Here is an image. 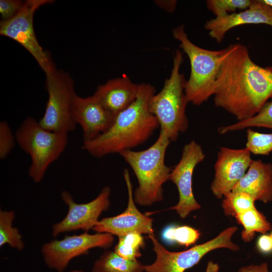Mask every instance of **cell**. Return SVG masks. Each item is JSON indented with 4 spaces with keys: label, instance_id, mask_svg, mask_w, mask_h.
I'll return each mask as SVG.
<instances>
[{
    "label": "cell",
    "instance_id": "cell-26",
    "mask_svg": "<svg viewBox=\"0 0 272 272\" xmlns=\"http://www.w3.org/2000/svg\"><path fill=\"white\" fill-rule=\"evenodd\" d=\"M245 148L255 155H269L272 151V133H259L248 128Z\"/></svg>",
    "mask_w": 272,
    "mask_h": 272
},
{
    "label": "cell",
    "instance_id": "cell-19",
    "mask_svg": "<svg viewBox=\"0 0 272 272\" xmlns=\"http://www.w3.org/2000/svg\"><path fill=\"white\" fill-rule=\"evenodd\" d=\"M143 267L138 260H129L107 250L94 262L91 272H143Z\"/></svg>",
    "mask_w": 272,
    "mask_h": 272
},
{
    "label": "cell",
    "instance_id": "cell-21",
    "mask_svg": "<svg viewBox=\"0 0 272 272\" xmlns=\"http://www.w3.org/2000/svg\"><path fill=\"white\" fill-rule=\"evenodd\" d=\"M15 217V212L0 211V247L8 244L18 250L24 248L22 236L18 229L13 227Z\"/></svg>",
    "mask_w": 272,
    "mask_h": 272
},
{
    "label": "cell",
    "instance_id": "cell-28",
    "mask_svg": "<svg viewBox=\"0 0 272 272\" xmlns=\"http://www.w3.org/2000/svg\"><path fill=\"white\" fill-rule=\"evenodd\" d=\"M15 135L6 121L0 123V159L6 158L12 151L15 144Z\"/></svg>",
    "mask_w": 272,
    "mask_h": 272
},
{
    "label": "cell",
    "instance_id": "cell-16",
    "mask_svg": "<svg viewBox=\"0 0 272 272\" xmlns=\"http://www.w3.org/2000/svg\"><path fill=\"white\" fill-rule=\"evenodd\" d=\"M264 24L272 26V8L263 0L253 1L250 7L240 13H234L207 21L205 28L209 35L221 43L231 29L244 24Z\"/></svg>",
    "mask_w": 272,
    "mask_h": 272
},
{
    "label": "cell",
    "instance_id": "cell-34",
    "mask_svg": "<svg viewBox=\"0 0 272 272\" xmlns=\"http://www.w3.org/2000/svg\"><path fill=\"white\" fill-rule=\"evenodd\" d=\"M264 2L272 8V0H263Z\"/></svg>",
    "mask_w": 272,
    "mask_h": 272
},
{
    "label": "cell",
    "instance_id": "cell-7",
    "mask_svg": "<svg viewBox=\"0 0 272 272\" xmlns=\"http://www.w3.org/2000/svg\"><path fill=\"white\" fill-rule=\"evenodd\" d=\"M237 230L236 226L230 227L214 239L180 252L168 251L154 235H150L149 237L153 245L156 259L151 264L144 265V270L146 272H184L197 264L205 255L212 250L221 248L238 250V246L231 240Z\"/></svg>",
    "mask_w": 272,
    "mask_h": 272
},
{
    "label": "cell",
    "instance_id": "cell-2",
    "mask_svg": "<svg viewBox=\"0 0 272 272\" xmlns=\"http://www.w3.org/2000/svg\"><path fill=\"white\" fill-rule=\"evenodd\" d=\"M155 94L156 89L150 84H139L135 100L115 116L105 132L91 141L83 142V150L94 157L101 158L131 150L147 142L159 127L157 118L148 107Z\"/></svg>",
    "mask_w": 272,
    "mask_h": 272
},
{
    "label": "cell",
    "instance_id": "cell-8",
    "mask_svg": "<svg viewBox=\"0 0 272 272\" xmlns=\"http://www.w3.org/2000/svg\"><path fill=\"white\" fill-rule=\"evenodd\" d=\"M46 77L48 98L44 113L38 122L47 130L68 134L77 126L72 113L76 95L74 81L67 73L57 70Z\"/></svg>",
    "mask_w": 272,
    "mask_h": 272
},
{
    "label": "cell",
    "instance_id": "cell-4",
    "mask_svg": "<svg viewBox=\"0 0 272 272\" xmlns=\"http://www.w3.org/2000/svg\"><path fill=\"white\" fill-rule=\"evenodd\" d=\"M173 36L180 42V47L189 58L191 72L186 81L184 91L188 103L200 105L214 95L217 74L223 60L229 53L232 44L219 50L201 48L188 38L183 25L172 30Z\"/></svg>",
    "mask_w": 272,
    "mask_h": 272
},
{
    "label": "cell",
    "instance_id": "cell-17",
    "mask_svg": "<svg viewBox=\"0 0 272 272\" xmlns=\"http://www.w3.org/2000/svg\"><path fill=\"white\" fill-rule=\"evenodd\" d=\"M138 92L139 84L123 76L99 85L93 95L115 117L135 100Z\"/></svg>",
    "mask_w": 272,
    "mask_h": 272
},
{
    "label": "cell",
    "instance_id": "cell-22",
    "mask_svg": "<svg viewBox=\"0 0 272 272\" xmlns=\"http://www.w3.org/2000/svg\"><path fill=\"white\" fill-rule=\"evenodd\" d=\"M267 102L259 112L254 116L229 125L220 127L218 131L221 134L253 126L262 127L272 129V98Z\"/></svg>",
    "mask_w": 272,
    "mask_h": 272
},
{
    "label": "cell",
    "instance_id": "cell-10",
    "mask_svg": "<svg viewBox=\"0 0 272 272\" xmlns=\"http://www.w3.org/2000/svg\"><path fill=\"white\" fill-rule=\"evenodd\" d=\"M114 242L113 235L105 233L66 235L43 244L41 252L46 265L58 272L63 271L74 258L88 253L94 248H108Z\"/></svg>",
    "mask_w": 272,
    "mask_h": 272
},
{
    "label": "cell",
    "instance_id": "cell-32",
    "mask_svg": "<svg viewBox=\"0 0 272 272\" xmlns=\"http://www.w3.org/2000/svg\"><path fill=\"white\" fill-rule=\"evenodd\" d=\"M155 4L159 7L166 11L172 13L174 11L176 7V1H155Z\"/></svg>",
    "mask_w": 272,
    "mask_h": 272
},
{
    "label": "cell",
    "instance_id": "cell-15",
    "mask_svg": "<svg viewBox=\"0 0 272 272\" xmlns=\"http://www.w3.org/2000/svg\"><path fill=\"white\" fill-rule=\"evenodd\" d=\"M72 113L76 124L82 128L83 142L91 141L105 132L114 118L93 95L84 98L76 94Z\"/></svg>",
    "mask_w": 272,
    "mask_h": 272
},
{
    "label": "cell",
    "instance_id": "cell-23",
    "mask_svg": "<svg viewBox=\"0 0 272 272\" xmlns=\"http://www.w3.org/2000/svg\"><path fill=\"white\" fill-rule=\"evenodd\" d=\"M199 236L198 230L185 225H169L162 232V238L167 244L176 243L186 247L194 244Z\"/></svg>",
    "mask_w": 272,
    "mask_h": 272
},
{
    "label": "cell",
    "instance_id": "cell-13",
    "mask_svg": "<svg viewBox=\"0 0 272 272\" xmlns=\"http://www.w3.org/2000/svg\"><path fill=\"white\" fill-rule=\"evenodd\" d=\"M246 148L221 147L215 163V177L211 184L213 194L222 198L232 191L244 176L252 161Z\"/></svg>",
    "mask_w": 272,
    "mask_h": 272
},
{
    "label": "cell",
    "instance_id": "cell-33",
    "mask_svg": "<svg viewBox=\"0 0 272 272\" xmlns=\"http://www.w3.org/2000/svg\"><path fill=\"white\" fill-rule=\"evenodd\" d=\"M219 265L212 261L208 262L205 272H219Z\"/></svg>",
    "mask_w": 272,
    "mask_h": 272
},
{
    "label": "cell",
    "instance_id": "cell-30",
    "mask_svg": "<svg viewBox=\"0 0 272 272\" xmlns=\"http://www.w3.org/2000/svg\"><path fill=\"white\" fill-rule=\"evenodd\" d=\"M258 249L262 253H268L272 251V239L270 235L263 234L257 241Z\"/></svg>",
    "mask_w": 272,
    "mask_h": 272
},
{
    "label": "cell",
    "instance_id": "cell-25",
    "mask_svg": "<svg viewBox=\"0 0 272 272\" xmlns=\"http://www.w3.org/2000/svg\"><path fill=\"white\" fill-rule=\"evenodd\" d=\"M255 200L248 194L231 191L224 197L222 203L225 214L234 217L255 207Z\"/></svg>",
    "mask_w": 272,
    "mask_h": 272
},
{
    "label": "cell",
    "instance_id": "cell-20",
    "mask_svg": "<svg viewBox=\"0 0 272 272\" xmlns=\"http://www.w3.org/2000/svg\"><path fill=\"white\" fill-rule=\"evenodd\" d=\"M235 218L243 227L241 237L245 242L251 241L255 233L265 234L271 229L270 223L255 207L236 215Z\"/></svg>",
    "mask_w": 272,
    "mask_h": 272
},
{
    "label": "cell",
    "instance_id": "cell-24",
    "mask_svg": "<svg viewBox=\"0 0 272 272\" xmlns=\"http://www.w3.org/2000/svg\"><path fill=\"white\" fill-rule=\"evenodd\" d=\"M145 245L141 234L130 233L118 237V241L114 247V251L124 259L136 260L141 256V249Z\"/></svg>",
    "mask_w": 272,
    "mask_h": 272
},
{
    "label": "cell",
    "instance_id": "cell-9",
    "mask_svg": "<svg viewBox=\"0 0 272 272\" xmlns=\"http://www.w3.org/2000/svg\"><path fill=\"white\" fill-rule=\"evenodd\" d=\"M51 0H27L20 11L13 18L1 21L0 34L11 38L24 47L34 58L46 75L56 69L48 51L39 43L36 36L33 18L41 6L53 3Z\"/></svg>",
    "mask_w": 272,
    "mask_h": 272
},
{
    "label": "cell",
    "instance_id": "cell-36",
    "mask_svg": "<svg viewBox=\"0 0 272 272\" xmlns=\"http://www.w3.org/2000/svg\"><path fill=\"white\" fill-rule=\"evenodd\" d=\"M270 237H271V238L272 239V232L271 233V234L270 235Z\"/></svg>",
    "mask_w": 272,
    "mask_h": 272
},
{
    "label": "cell",
    "instance_id": "cell-18",
    "mask_svg": "<svg viewBox=\"0 0 272 272\" xmlns=\"http://www.w3.org/2000/svg\"><path fill=\"white\" fill-rule=\"evenodd\" d=\"M232 191L246 193L255 201H272V165L252 160L244 176Z\"/></svg>",
    "mask_w": 272,
    "mask_h": 272
},
{
    "label": "cell",
    "instance_id": "cell-31",
    "mask_svg": "<svg viewBox=\"0 0 272 272\" xmlns=\"http://www.w3.org/2000/svg\"><path fill=\"white\" fill-rule=\"evenodd\" d=\"M239 272H269L268 265L266 262H263L259 264H252L241 267Z\"/></svg>",
    "mask_w": 272,
    "mask_h": 272
},
{
    "label": "cell",
    "instance_id": "cell-35",
    "mask_svg": "<svg viewBox=\"0 0 272 272\" xmlns=\"http://www.w3.org/2000/svg\"><path fill=\"white\" fill-rule=\"evenodd\" d=\"M70 272H83V271L81 270H74Z\"/></svg>",
    "mask_w": 272,
    "mask_h": 272
},
{
    "label": "cell",
    "instance_id": "cell-27",
    "mask_svg": "<svg viewBox=\"0 0 272 272\" xmlns=\"http://www.w3.org/2000/svg\"><path fill=\"white\" fill-rule=\"evenodd\" d=\"M251 0H208L206 1L208 9L216 17H222L228 15V12L236 10H246L251 5Z\"/></svg>",
    "mask_w": 272,
    "mask_h": 272
},
{
    "label": "cell",
    "instance_id": "cell-29",
    "mask_svg": "<svg viewBox=\"0 0 272 272\" xmlns=\"http://www.w3.org/2000/svg\"><path fill=\"white\" fill-rule=\"evenodd\" d=\"M24 2L20 0H1L0 14L2 21L14 17L21 10Z\"/></svg>",
    "mask_w": 272,
    "mask_h": 272
},
{
    "label": "cell",
    "instance_id": "cell-1",
    "mask_svg": "<svg viewBox=\"0 0 272 272\" xmlns=\"http://www.w3.org/2000/svg\"><path fill=\"white\" fill-rule=\"evenodd\" d=\"M213 95L215 105L239 121L249 119L272 98V66L256 64L245 46L233 44L219 67Z\"/></svg>",
    "mask_w": 272,
    "mask_h": 272
},
{
    "label": "cell",
    "instance_id": "cell-6",
    "mask_svg": "<svg viewBox=\"0 0 272 272\" xmlns=\"http://www.w3.org/2000/svg\"><path fill=\"white\" fill-rule=\"evenodd\" d=\"M15 135L18 145L31 157L28 174L35 183L42 181L48 167L62 154L68 142L67 133L47 130L31 117L24 120Z\"/></svg>",
    "mask_w": 272,
    "mask_h": 272
},
{
    "label": "cell",
    "instance_id": "cell-14",
    "mask_svg": "<svg viewBox=\"0 0 272 272\" xmlns=\"http://www.w3.org/2000/svg\"><path fill=\"white\" fill-rule=\"evenodd\" d=\"M128 192L127 206L122 213L99 220L93 230L118 237L130 233L154 235L153 220L142 214L137 208L133 199L132 184L128 169L123 172Z\"/></svg>",
    "mask_w": 272,
    "mask_h": 272
},
{
    "label": "cell",
    "instance_id": "cell-12",
    "mask_svg": "<svg viewBox=\"0 0 272 272\" xmlns=\"http://www.w3.org/2000/svg\"><path fill=\"white\" fill-rule=\"evenodd\" d=\"M205 158L201 147L192 140L185 145L179 162L170 173L169 180L175 184L179 193L178 203L170 209L176 211L181 218L200 208L193 193L192 176L195 167Z\"/></svg>",
    "mask_w": 272,
    "mask_h": 272
},
{
    "label": "cell",
    "instance_id": "cell-3",
    "mask_svg": "<svg viewBox=\"0 0 272 272\" xmlns=\"http://www.w3.org/2000/svg\"><path fill=\"white\" fill-rule=\"evenodd\" d=\"M171 141L160 131L155 142L142 151H124L119 155L132 169L139 186L133 194L135 203L150 206L163 198V185L169 180L171 167L165 163V157Z\"/></svg>",
    "mask_w": 272,
    "mask_h": 272
},
{
    "label": "cell",
    "instance_id": "cell-5",
    "mask_svg": "<svg viewBox=\"0 0 272 272\" xmlns=\"http://www.w3.org/2000/svg\"><path fill=\"white\" fill-rule=\"evenodd\" d=\"M183 61V53L177 50L170 77L160 92L154 95L149 103L150 112L157 118L160 131L171 141L177 140L180 133L188 126L185 109L188 103L184 91L186 81L180 72Z\"/></svg>",
    "mask_w": 272,
    "mask_h": 272
},
{
    "label": "cell",
    "instance_id": "cell-11",
    "mask_svg": "<svg viewBox=\"0 0 272 272\" xmlns=\"http://www.w3.org/2000/svg\"><path fill=\"white\" fill-rule=\"evenodd\" d=\"M110 194V188L105 186L93 200L87 203H78L70 193L63 191L61 197L68 207V211L62 220L52 225V236L56 237L61 233L80 230L87 232L93 229L102 213L109 208Z\"/></svg>",
    "mask_w": 272,
    "mask_h": 272
}]
</instances>
